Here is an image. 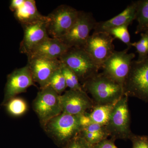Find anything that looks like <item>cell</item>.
Here are the masks:
<instances>
[{
  "label": "cell",
  "instance_id": "1",
  "mask_svg": "<svg viewBox=\"0 0 148 148\" xmlns=\"http://www.w3.org/2000/svg\"><path fill=\"white\" fill-rule=\"evenodd\" d=\"M82 86L91 95L95 105L115 104L124 95L123 86L103 72L90 78Z\"/></svg>",
  "mask_w": 148,
  "mask_h": 148
},
{
  "label": "cell",
  "instance_id": "2",
  "mask_svg": "<svg viewBox=\"0 0 148 148\" xmlns=\"http://www.w3.org/2000/svg\"><path fill=\"white\" fill-rule=\"evenodd\" d=\"M80 116L62 112L49 120L42 128L56 145L63 148L80 133L83 127Z\"/></svg>",
  "mask_w": 148,
  "mask_h": 148
},
{
  "label": "cell",
  "instance_id": "3",
  "mask_svg": "<svg viewBox=\"0 0 148 148\" xmlns=\"http://www.w3.org/2000/svg\"><path fill=\"white\" fill-rule=\"evenodd\" d=\"M59 60L73 71L82 85L101 69L82 48H70Z\"/></svg>",
  "mask_w": 148,
  "mask_h": 148
},
{
  "label": "cell",
  "instance_id": "4",
  "mask_svg": "<svg viewBox=\"0 0 148 148\" xmlns=\"http://www.w3.org/2000/svg\"><path fill=\"white\" fill-rule=\"evenodd\" d=\"M124 95L148 103V56L133 60L123 85Z\"/></svg>",
  "mask_w": 148,
  "mask_h": 148
},
{
  "label": "cell",
  "instance_id": "5",
  "mask_svg": "<svg viewBox=\"0 0 148 148\" xmlns=\"http://www.w3.org/2000/svg\"><path fill=\"white\" fill-rule=\"evenodd\" d=\"M128 98L124 95L115 104L106 125L111 138L115 140H128L132 133L130 128Z\"/></svg>",
  "mask_w": 148,
  "mask_h": 148
},
{
  "label": "cell",
  "instance_id": "6",
  "mask_svg": "<svg viewBox=\"0 0 148 148\" xmlns=\"http://www.w3.org/2000/svg\"><path fill=\"white\" fill-rule=\"evenodd\" d=\"M60 95L50 86L40 89L32 103V108L42 127L62 112Z\"/></svg>",
  "mask_w": 148,
  "mask_h": 148
},
{
  "label": "cell",
  "instance_id": "7",
  "mask_svg": "<svg viewBox=\"0 0 148 148\" xmlns=\"http://www.w3.org/2000/svg\"><path fill=\"white\" fill-rule=\"evenodd\" d=\"M79 11L66 5L56 8L47 16L48 34L51 38H61L75 23Z\"/></svg>",
  "mask_w": 148,
  "mask_h": 148
},
{
  "label": "cell",
  "instance_id": "8",
  "mask_svg": "<svg viewBox=\"0 0 148 148\" xmlns=\"http://www.w3.org/2000/svg\"><path fill=\"white\" fill-rule=\"evenodd\" d=\"M97 22L90 12L79 11L78 16L73 26L60 39L69 48H82Z\"/></svg>",
  "mask_w": 148,
  "mask_h": 148
},
{
  "label": "cell",
  "instance_id": "9",
  "mask_svg": "<svg viewBox=\"0 0 148 148\" xmlns=\"http://www.w3.org/2000/svg\"><path fill=\"white\" fill-rule=\"evenodd\" d=\"M129 49L127 48L121 51L115 50L101 67L103 73L123 86L129 73L131 63L135 57V53H127Z\"/></svg>",
  "mask_w": 148,
  "mask_h": 148
},
{
  "label": "cell",
  "instance_id": "10",
  "mask_svg": "<svg viewBox=\"0 0 148 148\" xmlns=\"http://www.w3.org/2000/svg\"><path fill=\"white\" fill-rule=\"evenodd\" d=\"M114 38L106 32L93 33L82 47L101 67L115 51Z\"/></svg>",
  "mask_w": 148,
  "mask_h": 148
},
{
  "label": "cell",
  "instance_id": "11",
  "mask_svg": "<svg viewBox=\"0 0 148 148\" xmlns=\"http://www.w3.org/2000/svg\"><path fill=\"white\" fill-rule=\"evenodd\" d=\"M62 112L79 116L87 112L95 106L92 99L84 90H66L60 95Z\"/></svg>",
  "mask_w": 148,
  "mask_h": 148
},
{
  "label": "cell",
  "instance_id": "12",
  "mask_svg": "<svg viewBox=\"0 0 148 148\" xmlns=\"http://www.w3.org/2000/svg\"><path fill=\"white\" fill-rule=\"evenodd\" d=\"M32 86H35V82L27 65L14 70L8 76L4 97L1 106H4L12 98L26 92L27 89Z\"/></svg>",
  "mask_w": 148,
  "mask_h": 148
},
{
  "label": "cell",
  "instance_id": "13",
  "mask_svg": "<svg viewBox=\"0 0 148 148\" xmlns=\"http://www.w3.org/2000/svg\"><path fill=\"white\" fill-rule=\"evenodd\" d=\"M59 59H51L40 57H28L29 67L35 82L39 84L40 89L49 86L52 75L61 68Z\"/></svg>",
  "mask_w": 148,
  "mask_h": 148
},
{
  "label": "cell",
  "instance_id": "14",
  "mask_svg": "<svg viewBox=\"0 0 148 148\" xmlns=\"http://www.w3.org/2000/svg\"><path fill=\"white\" fill-rule=\"evenodd\" d=\"M47 18L44 20L23 25L24 35L20 46L21 53L27 55L35 47L49 37L47 28Z\"/></svg>",
  "mask_w": 148,
  "mask_h": 148
},
{
  "label": "cell",
  "instance_id": "15",
  "mask_svg": "<svg viewBox=\"0 0 148 148\" xmlns=\"http://www.w3.org/2000/svg\"><path fill=\"white\" fill-rule=\"evenodd\" d=\"M69 48L60 39L49 37L27 56L59 60Z\"/></svg>",
  "mask_w": 148,
  "mask_h": 148
},
{
  "label": "cell",
  "instance_id": "16",
  "mask_svg": "<svg viewBox=\"0 0 148 148\" xmlns=\"http://www.w3.org/2000/svg\"><path fill=\"white\" fill-rule=\"evenodd\" d=\"M135 14L136 3L132 2L117 16L107 21L97 22L93 33L106 32L109 29L124 25L129 26L135 20Z\"/></svg>",
  "mask_w": 148,
  "mask_h": 148
},
{
  "label": "cell",
  "instance_id": "17",
  "mask_svg": "<svg viewBox=\"0 0 148 148\" xmlns=\"http://www.w3.org/2000/svg\"><path fill=\"white\" fill-rule=\"evenodd\" d=\"M14 16L22 26L47 18L38 11L34 0H25L22 5L14 12Z\"/></svg>",
  "mask_w": 148,
  "mask_h": 148
},
{
  "label": "cell",
  "instance_id": "18",
  "mask_svg": "<svg viewBox=\"0 0 148 148\" xmlns=\"http://www.w3.org/2000/svg\"><path fill=\"white\" fill-rule=\"evenodd\" d=\"M115 104L95 105L92 109V111L90 113H88L91 123H97L106 126L109 121L111 112Z\"/></svg>",
  "mask_w": 148,
  "mask_h": 148
},
{
  "label": "cell",
  "instance_id": "19",
  "mask_svg": "<svg viewBox=\"0 0 148 148\" xmlns=\"http://www.w3.org/2000/svg\"><path fill=\"white\" fill-rule=\"evenodd\" d=\"M135 19L138 21L135 34L148 30V0L136 1Z\"/></svg>",
  "mask_w": 148,
  "mask_h": 148
},
{
  "label": "cell",
  "instance_id": "20",
  "mask_svg": "<svg viewBox=\"0 0 148 148\" xmlns=\"http://www.w3.org/2000/svg\"><path fill=\"white\" fill-rule=\"evenodd\" d=\"M4 106L7 112L15 117L24 115L29 109L27 101L24 98L17 96L11 99Z\"/></svg>",
  "mask_w": 148,
  "mask_h": 148
},
{
  "label": "cell",
  "instance_id": "21",
  "mask_svg": "<svg viewBox=\"0 0 148 148\" xmlns=\"http://www.w3.org/2000/svg\"><path fill=\"white\" fill-rule=\"evenodd\" d=\"M61 70L63 73L67 87L73 90H84L76 75L69 67L61 63Z\"/></svg>",
  "mask_w": 148,
  "mask_h": 148
},
{
  "label": "cell",
  "instance_id": "22",
  "mask_svg": "<svg viewBox=\"0 0 148 148\" xmlns=\"http://www.w3.org/2000/svg\"><path fill=\"white\" fill-rule=\"evenodd\" d=\"M61 68L53 73L49 84L59 95H62L63 92H65L68 87Z\"/></svg>",
  "mask_w": 148,
  "mask_h": 148
},
{
  "label": "cell",
  "instance_id": "23",
  "mask_svg": "<svg viewBox=\"0 0 148 148\" xmlns=\"http://www.w3.org/2000/svg\"><path fill=\"white\" fill-rule=\"evenodd\" d=\"M128 26L124 25L109 29L106 32L112 36L114 38L120 40L127 46V48L132 47L130 42V35L128 30Z\"/></svg>",
  "mask_w": 148,
  "mask_h": 148
},
{
  "label": "cell",
  "instance_id": "24",
  "mask_svg": "<svg viewBox=\"0 0 148 148\" xmlns=\"http://www.w3.org/2000/svg\"><path fill=\"white\" fill-rule=\"evenodd\" d=\"M132 47H135L138 53V61L144 60L148 56V30L141 34V38L138 41L132 43Z\"/></svg>",
  "mask_w": 148,
  "mask_h": 148
},
{
  "label": "cell",
  "instance_id": "25",
  "mask_svg": "<svg viewBox=\"0 0 148 148\" xmlns=\"http://www.w3.org/2000/svg\"><path fill=\"white\" fill-rule=\"evenodd\" d=\"M129 140L132 143V148H148V136L135 135L132 133Z\"/></svg>",
  "mask_w": 148,
  "mask_h": 148
},
{
  "label": "cell",
  "instance_id": "26",
  "mask_svg": "<svg viewBox=\"0 0 148 148\" xmlns=\"http://www.w3.org/2000/svg\"><path fill=\"white\" fill-rule=\"evenodd\" d=\"M91 146L79 134L62 148H91Z\"/></svg>",
  "mask_w": 148,
  "mask_h": 148
},
{
  "label": "cell",
  "instance_id": "27",
  "mask_svg": "<svg viewBox=\"0 0 148 148\" xmlns=\"http://www.w3.org/2000/svg\"><path fill=\"white\" fill-rule=\"evenodd\" d=\"M116 140L110 138L106 139L91 146V148H118L115 145Z\"/></svg>",
  "mask_w": 148,
  "mask_h": 148
},
{
  "label": "cell",
  "instance_id": "28",
  "mask_svg": "<svg viewBox=\"0 0 148 148\" xmlns=\"http://www.w3.org/2000/svg\"><path fill=\"white\" fill-rule=\"evenodd\" d=\"M25 0H12L10 3V9L15 12L24 4Z\"/></svg>",
  "mask_w": 148,
  "mask_h": 148
}]
</instances>
